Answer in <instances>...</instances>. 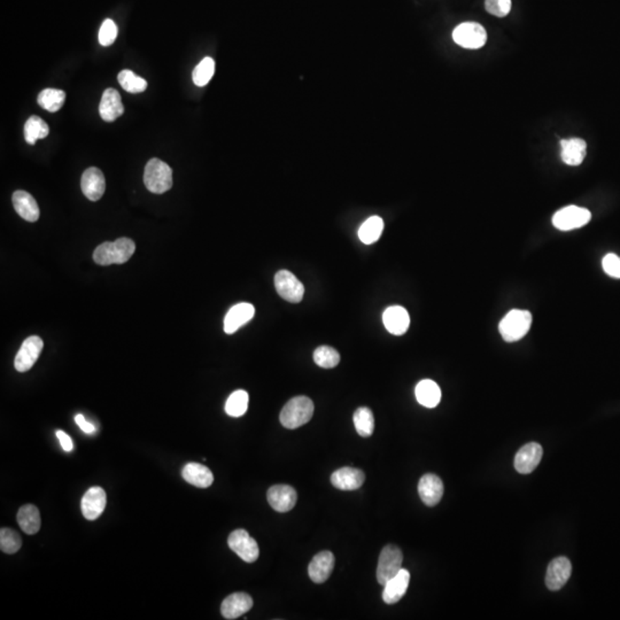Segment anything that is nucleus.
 Masks as SVG:
<instances>
[{
  "label": "nucleus",
  "mask_w": 620,
  "mask_h": 620,
  "mask_svg": "<svg viewBox=\"0 0 620 620\" xmlns=\"http://www.w3.org/2000/svg\"><path fill=\"white\" fill-rule=\"evenodd\" d=\"M134 250V240L120 238L113 243L106 241L99 245L93 252V260L99 265H122L130 260Z\"/></svg>",
  "instance_id": "1"
},
{
  "label": "nucleus",
  "mask_w": 620,
  "mask_h": 620,
  "mask_svg": "<svg viewBox=\"0 0 620 620\" xmlns=\"http://www.w3.org/2000/svg\"><path fill=\"white\" fill-rule=\"evenodd\" d=\"M314 402L307 396L291 398L282 409L279 420L283 427L294 430L308 423L314 415Z\"/></svg>",
  "instance_id": "2"
},
{
  "label": "nucleus",
  "mask_w": 620,
  "mask_h": 620,
  "mask_svg": "<svg viewBox=\"0 0 620 620\" xmlns=\"http://www.w3.org/2000/svg\"><path fill=\"white\" fill-rule=\"evenodd\" d=\"M532 325V315L527 310H510L501 321L500 330L502 338L508 342H518L524 338Z\"/></svg>",
  "instance_id": "3"
},
{
  "label": "nucleus",
  "mask_w": 620,
  "mask_h": 620,
  "mask_svg": "<svg viewBox=\"0 0 620 620\" xmlns=\"http://www.w3.org/2000/svg\"><path fill=\"white\" fill-rule=\"evenodd\" d=\"M144 183L152 193H165L173 187V169L160 159H151L145 167Z\"/></svg>",
  "instance_id": "4"
},
{
  "label": "nucleus",
  "mask_w": 620,
  "mask_h": 620,
  "mask_svg": "<svg viewBox=\"0 0 620 620\" xmlns=\"http://www.w3.org/2000/svg\"><path fill=\"white\" fill-rule=\"evenodd\" d=\"M403 553L398 547L388 545L381 550L378 560L377 580L384 586L388 580L401 571Z\"/></svg>",
  "instance_id": "5"
},
{
  "label": "nucleus",
  "mask_w": 620,
  "mask_h": 620,
  "mask_svg": "<svg viewBox=\"0 0 620 620\" xmlns=\"http://www.w3.org/2000/svg\"><path fill=\"white\" fill-rule=\"evenodd\" d=\"M453 39L464 49H478L486 44L487 32L477 22H463L454 29Z\"/></svg>",
  "instance_id": "6"
},
{
  "label": "nucleus",
  "mask_w": 620,
  "mask_h": 620,
  "mask_svg": "<svg viewBox=\"0 0 620 620\" xmlns=\"http://www.w3.org/2000/svg\"><path fill=\"white\" fill-rule=\"evenodd\" d=\"M591 219L592 214L588 209L578 206H567L553 215V224L556 229L570 231L586 226Z\"/></svg>",
  "instance_id": "7"
},
{
  "label": "nucleus",
  "mask_w": 620,
  "mask_h": 620,
  "mask_svg": "<svg viewBox=\"0 0 620 620\" xmlns=\"http://www.w3.org/2000/svg\"><path fill=\"white\" fill-rule=\"evenodd\" d=\"M228 545L246 563H254L259 558L260 549L257 541L245 529H236L229 536Z\"/></svg>",
  "instance_id": "8"
},
{
  "label": "nucleus",
  "mask_w": 620,
  "mask_h": 620,
  "mask_svg": "<svg viewBox=\"0 0 620 620\" xmlns=\"http://www.w3.org/2000/svg\"><path fill=\"white\" fill-rule=\"evenodd\" d=\"M275 287L283 299L292 303L302 301L305 286L292 272L281 270L275 276Z\"/></svg>",
  "instance_id": "9"
},
{
  "label": "nucleus",
  "mask_w": 620,
  "mask_h": 620,
  "mask_svg": "<svg viewBox=\"0 0 620 620\" xmlns=\"http://www.w3.org/2000/svg\"><path fill=\"white\" fill-rule=\"evenodd\" d=\"M44 342L37 335H32L25 339L15 357V369L19 372H27L35 366L42 353Z\"/></svg>",
  "instance_id": "10"
},
{
  "label": "nucleus",
  "mask_w": 620,
  "mask_h": 620,
  "mask_svg": "<svg viewBox=\"0 0 620 620\" xmlns=\"http://www.w3.org/2000/svg\"><path fill=\"white\" fill-rule=\"evenodd\" d=\"M572 573V564L567 557H557L550 562L546 575L547 588L549 591H560Z\"/></svg>",
  "instance_id": "11"
},
{
  "label": "nucleus",
  "mask_w": 620,
  "mask_h": 620,
  "mask_svg": "<svg viewBox=\"0 0 620 620\" xmlns=\"http://www.w3.org/2000/svg\"><path fill=\"white\" fill-rule=\"evenodd\" d=\"M106 504V492L102 487H91L82 497V514L88 521H95L102 516Z\"/></svg>",
  "instance_id": "12"
},
{
  "label": "nucleus",
  "mask_w": 620,
  "mask_h": 620,
  "mask_svg": "<svg viewBox=\"0 0 620 620\" xmlns=\"http://www.w3.org/2000/svg\"><path fill=\"white\" fill-rule=\"evenodd\" d=\"M542 447L536 442H529L519 449L514 457V469L522 475H529L536 469L542 458Z\"/></svg>",
  "instance_id": "13"
},
{
  "label": "nucleus",
  "mask_w": 620,
  "mask_h": 620,
  "mask_svg": "<svg viewBox=\"0 0 620 620\" xmlns=\"http://www.w3.org/2000/svg\"><path fill=\"white\" fill-rule=\"evenodd\" d=\"M267 499L274 510L277 512H287L296 505L298 494L289 485H275L269 488Z\"/></svg>",
  "instance_id": "14"
},
{
  "label": "nucleus",
  "mask_w": 620,
  "mask_h": 620,
  "mask_svg": "<svg viewBox=\"0 0 620 620\" xmlns=\"http://www.w3.org/2000/svg\"><path fill=\"white\" fill-rule=\"evenodd\" d=\"M81 187L88 200H100L106 190V180L102 170L95 167L85 170L82 176Z\"/></svg>",
  "instance_id": "15"
},
{
  "label": "nucleus",
  "mask_w": 620,
  "mask_h": 620,
  "mask_svg": "<svg viewBox=\"0 0 620 620\" xmlns=\"http://www.w3.org/2000/svg\"><path fill=\"white\" fill-rule=\"evenodd\" d=\"M335 555L331 551L324 550L318 553V555H315L308 567L309 578L316 584H323L330 578L335 569Z\"/></svg>",
  "instance_id": "16"
},
{
  "label": "nucleus",
  "mask_w": 620,
  "mask_h": 620,
  "mask_svg": "<svg viewBox=\"0 0 620 620\" xmlns=\"http://www.w3.org/2000/svg\"><path fill=\"white\" fill-rule=\"evenodd\" d=\"M418 493L424 503L434 507L440 502L444 495V483L433 473H427L420 478Z\"/></svg>",
  "instance_id": "17"
},
{
  "label": "nucleus",
  "mask_w": 620,
  "mask_h": 620,
  "mask_svg": "<svg viewBox=\"0 0 620 620\" xmlns=\"http://www.w3.org/2000/svg\"><path fill=\"white\" fill-rule=\"evenodd\" d=\"M253 606V599L246 593H235L224 599L221 606V613L226 619L239 618L248 612Z\"/></svg>",
  "instance_id": "18"
},
{
  "label": "nucleus",
  "mask_w": 620,
  "mask_h": 620,
  "mask_svg": "<svg viewBox=\"0 0 620 620\" xmlns=\"http://www.w3.org/2000/svg\"><path fill=\"white\" fill-rule=\"evenodd\" d=\"M255 308L250 303H238L228 311L224 318V331L232 335L254 318Z\"/></svg>",
  "instance_id": "19"
},
{
  "label": "nucleus",
  "mask_w": 620,
  "mask_h": 620,
  "mask_svg": "<svg viewBox=\"0 0 620 620\" xmlns=\"http://www.w3.org/2000/svg\"><path fill=\"white\" fill-rule=\"evenodd\" d=\"M124 113V106L121 102V95L115 88H107L102 93V102L99 105V114L102 120L114 122Z\"/></svg>",
  "instance_id": "20"
},
{
  "label": "nucleus",
  "mask_w": 620,
  "mask_h": 620,
  "mask_svg": "<svg viewBox=\"0 0 620 620\" xmlns=\"http://www.w3.org/2000/svg\"><path fill=\"white\" fill-rule=\"evenodd\" d=\"M385 328L394 335H405L410 325L408 311L400 306L390 307L383 314Z\"/></svg>",
  "instance_id": "21"
},
{
  "label": "nucleus",
  "mask_w": 620,
  "mask_h": 620,
  "mask_svg": "<svg viewBox=\"0 0 620 620\" xmlns=\"http://www.w3.org/2000/svg\"><path fill=\"white\" fill-rule=\"evenodd\" d=\"M366 480L362 470L355 468H342L332 473L331 484L335 488L342 490H359Z\"/></svg>",
  "instance_id": "22"
},
{
  "label": "nucleus",
  "mask_w": 620,
  "mask_h": 620,
  "mask_svg": "<svg viewBox=\"0 0 620 620\" xmlns=\"http://www.w3.org/2000/svg\"><path fill=\"white\" fill-rule=\"evenodd\" d=\"M410 582V573L408 570L401 569L398 575L388 580L384 585L383 599L386 604H395L405 596Z\"/></svg>",
  "instance_id": "23"
},
{
  "label": "nucleus",
  "mask_w": 620,
  "mask_h": 620,
  "mask_svg": "<svg viewBox=\"0 0 620 620\" xmlns=\"http://www.w3.org/2000/svg\"><path fill=\"white\" fill-rule=\"evenodd\" d=\"M560 158L564 163L569 166H579L582 165L587 153V145L584 139L580 138H570L560 141Z\"/></svg>",
  "instance_id": "24"
},
{
  "label": "nucleus",
  "mask_w": 620,
  "mask_h": 620,
  "mask_svg": "<svg viewBox=\"0 0 620 620\" xmlns=\"http://www.w3.org/2000/svg\"><path fill=\"white\" fill-rule=\"evenodd\" d=\"M13 204L14 209L22 219L28 222H36L39 219V207L35 198L25 191H15L13 193Z\"/></svg>",
  "instance_id": "25"
},
{
  "label": "nucleus",
  "mask_w": 620,
  "mask_h": 620,
  "mask_svg": "<svg viewBox=\"0 0 620 620\" xmlns=\"http://www.w3.org/2000/svg\"><path fill=\"white\" fill-rule=\"evenodd\" d=\"M182 477L187 483L199 488H207L214 483L212 471L199 463H189L185 465L182 470Z\"/></svg>",
  "instance_id": "26"
},
{
  "label": "nucleus",
  "mask_w": 620,
  "mask_h": 620,
  "mask_svg": "<svg viewBox=\"0 0 620 620\" xmlns=\"http://www.w3.org/2000/svg\"><path fill=\"white\" fill-rule=\"evenodd\" d=\"M16 519H18L19 525L21 527L22 531L28 536H34L40 529V525H42L40 514H39L38 508L34 504H25L23 507L20 508V510L16 514Z\"/></svg>",
  "instance_id": "27"
},
{
  "label": "nucleus",
  "mask_w": 620,
  "mask_h": 620,
  "mask_svg": "<svg viewBox=\"0 0 620 620\" xmlns=\"http://www.w3.org/2000/svg\"><path fill=\"white\" fill-rule=\"evenodd\" d=\"M417 401L427 408H434L439 405L441 400V390L437 383L431 379H424L417 384L416 390Z\"/></svg>",
  "instance_id": "28"
},
{
  "label": "nucleus",
  "mask_w": 620,
  "mask_h": 620,
  "mask_svg": "<svg viewBox=\"0 0 620 620\" xmlns=\"http://www.w3.org/2000/svg\"><path fill=\"white\" fill-rule=\"evenodd\" d=\"M384 231V221L379 216H371L361 226L359 238L366 245L376 243Z\"/></svg>",
  "instance_id": "29"
},
{
  "label": "nucleus",
  "mask_w": 620,
  "mask_h": 620,
  "mask_svg": "<svg viewBox=\"0 0 620 620\" xmlns=\"http://www.w3.org/2000/svg\"><path fill=\"white\" fill-rule=\"evenodd\" d=\"M66 93L57 88H45L38 95V105L51 113H57L64 106Z\"/></svg>",
  "instance_id": "30"
},
{
  "label": "nucleus",
  "mask_w": 620,
  "mask_h": 620,
  "mask_svg": "<svg viewBox=\"0 0 620 620\" xmlns=\"http://www.w3.org/2000/svg\"><path fill=\"white\" fill-rule=\"evenodd\" d=\"M354 425H355L357 433L363 438H369L372 436L374 430V417L370 409L367 407H361L354 412L353 416Z\"/></svg>",
  "instance_id": "31"
},
{
  "label": "nucleus",
  "mask_w": 620,
  "mask_h": 620,
  "mask_svg": "<svg viewBox=\"0 0 620 620\" xmlns=\"http://www.w3.org/2000/svg\"><path fill=\"white\" fill-rule=\"evenodd\" d=\"M49 132V128L46 124L45 121L42 120L40 117L32 115L25 124V138L27 143L30 145H35L36 141L38 139L47 137Z\"/></svg>",
  "instance_id": "32"
},
{
  "label": "nucleus",
  "mask_w": 620,
  "mask_h": 620,
  "mask_svg": "<svg viewBox=\"0 0 620 620\" xmlns=\"http://www.w3.org/2000/svg\"><path fill=\"white\" fill-rule=\"evenodd\" d=\"M248 408V393L243 390L233 392L226 400V412L231 417H240L245 415Z\"/></svg>",
  "instance_id": "33"
},
{
  "label": "nucleus",
  "mask_w": 620,
  "mask_h": 620,
  "mask_svg": "<svg viewBox=\"0 0 620 620\" xmlns=\"http://www.w3.org/2000/svg\"><path fill=\"white\" fill-rule=\"evenodd\" d=\"M117 81L120 83L121 86L129 93H141L147 88V82L129 69L121 71L117 76Z\"/></svg>",
  "instance_id": "34"
},
{
  "label": "nucleus",
  "mask_w": 620,
  "mask_h": 620,
  "mask_svg": "<svg viewBox=\"0 0 620 620\" xmlns=\"http://www.w3.org/2000/svg\"><path fill=\"white\" fill-rule=\"evenodd\" d=\"M314 361L318 367L332 369L338 366L340 362V355L335 348H332L330 346H321L315 349Z\"/></svg>",
  "instance_id": "35"
},
{
  "label": "nucleus",
  "mask_w": 620,
  "mask_h": 620,
  "mask_svg": "<svg viewBox=\"0 0 620 620\" xmlns=\"http://www.w3.org/2000/svg\"><path fill=\"white\" fill-rule=\"evenodd\" d=\"M215 73V61L212 58H204L200 64L194 68L193 78L194 84L197 86H204L208 84Z\"/></svg>",
  "instance_id": "36"
},
{
  "label": "nucleus",
  "mask_w": 620,
  "mask_h": 620,
  "mask_svg": "<svg viewBox=\"0 0 620 620\" xmlns=\"http://www.w3.org/2000/svg\"><path fill=\"white\" fill-rule=\"evenodd\" d=\"M22 546L21 536L14 529L3 527L0 529V549L5 553H18Z\"/></svg>",
  "instance_id": "37"
},
{
  "label": "nucleus",
  "mask_w": 620,
  "mask_h": 620,
  "mask_svg": "<svg viewBox=\"0 0 620 620\" xmlns=\"http://www.w3.org/2000/svg\"><path fill=\"white\" fill-rule=\"evenodd\" d=\"M117 37V25L110 19L102 22V28L99 30V43L102 46H110L115 42Z\"/></svg>",
  "instance_id": "38"
},
{
  "label": "nucleus",
  "mask_w": 620,
  "mask_h": 620,
  "mask_svg": "<svg viewBox=\"0 0 620 620\" xmlns=\"http://www.w3.org/2000/svg\"><path fill=\"white\" fill-rule=\"evenodd\" d=\"M485 8L490 14L504 18L510 13L511 0H485Z\"/></svg>",
  "instance_id": "39"
},
{
  "label": "nucleus",
  "mask_w": 620,
  "mask_h": 620,
  "mask_svg": "<svg viewBox=\"0 0 620 620\" xmlns=\"http://www.w3.org/2000/svg\"><path fill=\"white\" fill-rule=\"evenodd\" d=\"M603 270L615 278H620V257L616 254H608L602 261Z\"/></svg>",
  "instance_id": "40"
},
{
  "label": "nucleus",
  "mask_w": 620,
  "mask_h": 620,
  "mask_svg": "<svg viewBox=\"0 0 620 620\" xmlns=\"http://www.w3.org/2000/svg\"><path fill=\"white\" fill-rule=\"evenodd\" d=\"M75 422H76V424L80 427V429H81L83 432H85V433L91 434L95 431V427H93L91 423H88V420H85L84 416L81 415V414L76 415V417H75Z\"/></svg>",
  "instance_id": "41"
},
{
  "label": "nucleus",
  "mask_w": 620,
  "mask_h": 620,
  "mask_svg": "<svg viewBox=\"0 0 620 620\" xmlns=\"http://www.w3.org/2000/svg\"><path fill=\"white\" fill-rule=\"evenodd\" d=\"M57 437L60 441L61 447L64 448V451H73V441L71 438L67 433H64V431H57Z\"/></svg>",
  "instance_id": "42"
}]
</instances>
